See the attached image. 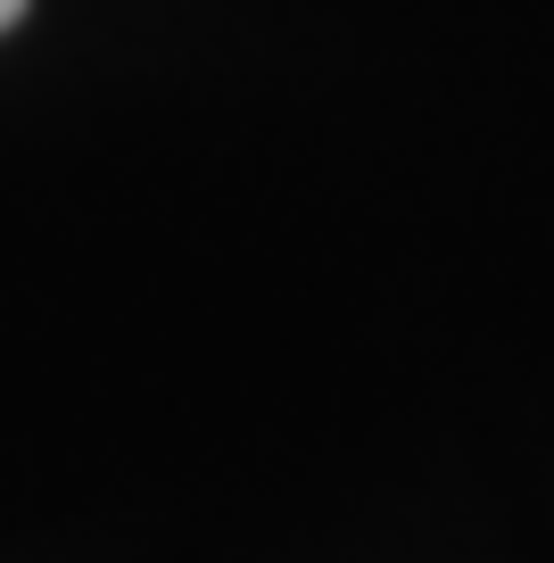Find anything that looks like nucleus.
<instances>
[{
	"label": "nucleus",
	"instance_id": "1",
	"mask_svg": "<svg viewBox=\"0 0 554 563\" xmlns=\"http://www.w3.org/2000/svg\"><path fill=\"white\" fill-rule=\"evenodd\" d=\"M25 18V0H0V25H18Z\"/></svg>",
	"mask_w": 554,
	"mask_h": 563
}]
</instances>
